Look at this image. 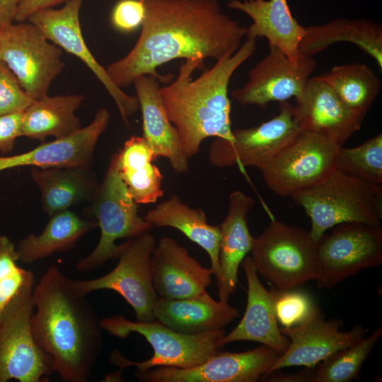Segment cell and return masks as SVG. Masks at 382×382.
I'll return each mask as SVG.
<instances>
[{
    "instance_id": "obj_32",
    "label": "cell",
    "mask_w": 382,
    "mask_h": 382,
    "mask_svg": "<svg viewBox=\"0 0 382 382\" xmlns=\"http://www.w3.org/2000/svg\"><path fill=\"white\" fill-rule=\"evenodd\" d=\"M344 105L353 112L365 116L381 89V81L365 64L334 66L320 76Z\"/></svg>"
},
{
    "instance_id": "obj_16",
    "label": "cell",
    "mask_w": 382,
    "mask_h": 382,
    "mask_svg": "<svg viewBox=\"0 0 382 382\" xmlns=\"http://www.w3.org/2000/svg\"><path fill=\"white\" fill-rule=\"evenodd\" d=\"M81 4L82 0H69L59 9L39 10L28 20L49 40L85 63L111 96L125 124L129 127L128 117L139 110L137 98L128 95L112 82L105 68L97 62L86 46L79 21Z\"/></svg>"
},
{
    "instance_id": "obj_18",
    "label": "cell",
    "mask_w": 382,
    "mask_h": 382,
    "mask_svg": "<svg viewBox=\"0 0 382 382\" xmlns=\"http://www.w3.org/2000/svg\"><path fill=\"white\" fill-rule=\"evenodd\" d=\"M296 102L295 115L301 129L340 146L361 128L364 118L349 110L320 76L310 77Z\"/></svg>"
},
{
    "instance_id": "obj_29",
    "label": "cell",
    "mask_w": 382,
    "mask_h": 382,
    "mask_svg": "<svg viewBox=\"0 0 382 382\" xmlns=\"http://www.w3.org/2000/svg\"><path fill=\"white\" fill-rule=\"evenodd\" d=\"M112 157L121 179L137 204L155 203L162 197L163 176L152 163L153 151L143 137H131Z\"/></svg>"
},
{
    "instance_id": "obj_3",
    "label": "cell",
    "mask_w": 382,
    "mask_h": 382,
    "mask_svg": "<svg viewBox=\"0 0 382 382\" xmlns=\"http://www.w3.org/2000/svg\"><path fill=\"white\" fill-rule=\"evenodd\" d=\"M255 50V40L246 39L234 53L216 61L194 80L191 79L192 73L202 69L204 63L195 59H185L174 81L160 86L166 114L178 132L188 160L198 153L207 138H232L229 82Z\"/></svg>"
},
{
    "instance_id": "obj_25",
    "label": "cell",
    "mask_w": 382,
    "mask_h": 382,
    "mask_svg": "<svg viewBox=\"0 0 382 382\" xmlns=\"http://www.w3.org/2000/svg\"><path fill=\"white\" fill-rule=\"evenodd\" d=\"M154 320L177 332L197 335L224 329L239 316L227 301H216L207 291L178 299L157 297Z\"/></svg>"
},
{
    "instance_id": "obj_15",
    "label": "cell",
    "mask_w": 382,
    "mask_h": 382,
    "mask_svg": "<svg viewBox=\"0 0 382 382\" xmlns=\"http://www.w3.org/2000/svg\"><path fill=\"white\" fill-rule=\"evenodd\" d=\"M316 66L313 57L301 54L294 62L279 48L271 46L268 54L250 71L245 84L234 89L231 96L242 106L262 108H266L271 102L296 98Z\"/></svg>"
},
{
    "instance_id": "obj_23",
    "label": "cell",
    "mask_w": 382,
    "mask_h": 382,
    "mask_svg": "<svg viewBox=\"0 0 382 382\" xmlns=\"http://www.w3.org/2000/svg\"><path fill=\"white\" fill-rule=\"evenodd\" d=\"M226 6L251 18L252 23L246 28V39L265 37L270 47L279 48L294 62L299 60V44L305 26L294 17L287 0H229Z\"/></svg>"
},
{
    "instance_id": "obj_26",
    "label": "cell",
    "mask_w": 382,
    "mask_h": 382,
    "mask_svg": "<svg viewBox=\"0 0 382 382\" xmlns=\"http://www.w3.org/2000/svg\"><path fill=\"white\" fill-rule=\"evenodd\" d=\"M30 177L40 190L42 209L49 216L91 202L99 186L91 167H31Z\"/></svg>"
},
{
    "instance_id": "obj_2",
    "label": "cell",
    "mask_w": 382,
    "mask_h": 382,
    "mask_svg": "<svg viewBox=\"0 0 382 382\" xmlns=\"http://www.w3.org/2000/svg\"><path fill=\"white\" fill-rule=\"evenodd\" d=\"M70 281L52 265L35 284L31 331L62 381L86 382L103 349V329L86 296Z\"/></svg>"
},
{
    "instance_id": "obj_21",
    "label": "cell",
    "mask_w": 382,
    "mask_h": 382,
    "mask_svg": "<svg viewBox=\"0 0 382 382\" xmlns=\"http://www.w3.org/2000/svg\"><path fill=\"white\" fill-rule=\"evenodd\" d=\"M247 280V304L244 315L236 325L220 340L222 346L237 341H253L266 345L278 354H282L290 341L278 325L274 295L260 282L250 255L241 264Z\"/></svg>"
},
{
    "instance_id": "obj_12",
    "label": "cell",
    "mask_w": 382,
    "mask_h": 382,
    "mask_svg": "<svg viewBox=\"0 0 382 382\" xmlns=\"http://www.w3.org/2000/svg\"><path fill=\"white\" fill-rule=\"evenodd\" d=\"M303 131L296 119L294 106L280 103L279 112L272 119L249 128L232 130V138H215L208 158L218 168L252 166L262 172L274 156Z\"/></svg>"
},
{
    "instance_id": "obj_14",
    "label": "cell",
    "mask_w": 382,
    "mask_h": 382,
    "mask_svg": "<svg viewBox=\"0 0 382 382\" xmlns=\"http://www.w3.org/2000/svg\"><path fill=\"white\" fill-rule=\"evenodd\" d=\"M279 354L262 345L242 352L219 351L196 366H156L135 371L146 382H255L266 376Z\"/></svg>"
},
{
    "instance_id": "obj_10",
    "label": "cell",
    "mask_w": 382,
    "mask_h": 382,
    "mask_svg": "<svg viewBox=\"0 0 382 382\" xmlns=\"http://www.w3.org/2000/svg\"><path fill=\"white\" fill-rule=\"evenodd\" d=\"M62 50L31 23H11L0 29V59L34 100L48 96L65 64Z\"/></svg>"
},
{
    "instance_id": "obj_19",
    "label": "cell",
    "mask_w": 382,
    "mask_h": 382,
    "mask_svg": "<svg viewBox=\"0 0 382 382\" xmlns=\"http://www.w3.org/2000/svg\"><path fill=\"white\" fill-rule=\"evenodd\" d=\"M153 282L158 297L178 299L204 293L212 283V268L203 267L169 236L162 237L151 255Z\"/></svg>"
},
{
    "instance_id": "obj_34",
    "label": "cell",
    "mask_w": 382,
    "mask_h": 382,
    "mask_svg": "<svg viewBox=\"0 0 382 382\" xmlns=\"http://www.w3.org/2000/svg\"><path fill=\"white\" fill-rule=\"evenodd\" d=\"M336 169L369 183L382 185V134L353 148H339Z\"/></svg>"
},
{
    "instance_id": "obj_28",
    "label": "cell",
    "mask_w": 382,
    "mask_h": 382,
    "mask_svg": "<svg viewBox=\"0 0 382 382\" xmlns=\"http://www.w3.org/2000/svg\"><path fill=\"white\" fill-rule=\"evenodd\" d=\"M341 42L357 45L382 70V26L367 19L338 18L320 25L305 26L299 52L313 57Z\"/></svg>"
},
{
    "instance_id": "obj_36",
    "label": "cell",
    "mask_w": 382,
    "mask_h": 382,
    "mask_svg": "<svg viewBox=\"0 0 382 382\" xmlns=\"http://www.w3.org/2000/svg\"><path fill=\"white\" fill-rule=\"evenodd\" d=\"M278 323L283 328L295 326L305 320L316 307L311 296L296 290L272 289Z\"/></svg>"
},
{
    "instance_id": "obj_30",
    "label": "cell",
    "mask_w": 382,
    "mask_h": 382,
    "mask_svg": "<svg viewBox=\"0 0 382 382\" xmlns=\"http://www.w3.org/2000/svg\"><path fill=\"white\" fill-rule=\"evenodd\" d=\"M97 226L94 219L82 218L70 209L57 212L50 216L40 234L30 233L19 241L16 247L18 260L32 263L70 250Z\"/></svg>"
},
{
    "instance_id": "obj_27",
    "label": "cell",
    "mask_w": 382,
    "mask_h": 382,
    "mask_svg": "<svg viewBox=\"0 0 382 382\" xmlns=\"http://www.w3.org/2000/svg\"><path fill=\"white\" fill-rule=\"evenodd\" d=\"M143 218L152 226L174 228L199 245L209 256L216 283L219 281L220 226L209 224L202 209L191 208L174 195L149 210Z\"/></svg>"
},
{
    "instance_id": "obj_4",
    "label": "cell",
    "mask_w": 382,
    "mask_h": 382,
    "mask_svg": "<svg viewBox=\"0 0 382 382\" xmlns=\"http://www.w3.org/2000/svg\"><path fill=\"white\" fill-rule=\"evenodd\" d=\"M311 220L316 242L325 231L342 223L381 226L382 185L354 178L335 169L317 185L291 196Z\"/></svg>"
},
{
    "instance_id": "obj_38",
    "label": "cell",
    "mask_w": 382,
    "mask_h": 382,
    "mask_svg": "<svg viewBox=\"0 0 382 382\" xmlns=\"http://www.w3.org/2000/svg\"><path fill=\"white\" fill-rule=\"evenodd\" d=\"M146 16L144 0H120L111 13V23L117 29L129 33L141 27Z\"/></svg>"
},
{
    "instance_id": "obj_24",
    "label": "cell",
    "mask_w": 382,
    "mask_h": 382,
    "mask_svg": "<svg viewBox=\"0 0 382 382\" xmlns=\"http://www.w3.org/2000/svg\"><path fill=\"white\" fill-rule=\"evenodd\" d=\"M255 200L240 190L232 192L228 197V213L219 225L220 279L216 283L220 301H227L233 294L238 284V267L250 252L254 237L251 235L247 214Z\"/></svg>"
},
{
    "instance_id": "obj_7",
    "label": "cell",
    "mask_w": 382,
    "mask_h": 382,
    "mask_svg": "<svg viewBox=\"0 0 382 382\" xmlns=\"http://www.w3.org/2000/svg\"><path fill=\"white\" fill-rule=\"evenodd\" d=\"M85 218L94 219L100 229L98 244L86 257L76 264L79 272L98 270L110 259L117 257L122 238L131 239L153 227L138 214L134 202L121 179L115 162L111 158L104 178L90 202Z\"/></svg>"
},
{
    "instance_id": "obj_33",
    "label": "cell",
    "mask_w": 382,
    "mask_h": 382,
    "mask_svg": "<svg viewBox=\"0 0 382 382\" xmlns=\"http://www.w3.org/2000/svg\"><path fill=\"white\" fill-rule=\"evenodd\" d=\"M382 334L380 325L372 333L341 349L313 367V382H350L360 370Z\"/></svg>"
},
{
    "instance_id": "obj_39",
    "label": "cell",
    "mask_w": 382,
    "mask_h": 382,
    "mask_svg": "<svg viewBox=\"0 0 382 382\" xmlns=\"http://www.w3.org/2000/svg\"><path fill=\"white\" fill-rule=\"evenodd\" d=\"M23 114L21 111L0 116V152H10L16 139L23 136Z\"/></svg>"
},
{
    "instance_id": "obj_5",
    "label": "cell",
    "mask_w": 382,
    "mask_h": 382,
    "mask_svg": "<svg viewBox=\"0 0 382 382\" xmlns=\"http://www.w3.org/2000/svg\"><path fill=\"white\" fill-rule=\"evenodd\" d=\"M102 329L120 339L131 333L142 335L154 349L153 356L142 361H131L114 350L110 363L120 369L136 367V371H144L156 366H173L188 369L196 366L221 350V337L225 329L187 335L173 330L156 320L149 322L132 321L122 315H115L100 320Z\"/></svg>"
},
{
    "instance_id": "obj_20",
    "label": "cell",
    "mask_w": 382,
    "mask_h": 382,
    "mask_svg": "<svg viewBox=\"0 0 382 382\" xmlns=\"http://www.w3.org/2000/svg\"><path fill=\"white\" fill-rule=\"evenodd\" d=\"M105 108L99 109L93 120L74 133L15 156L0 157V171L21 166L91 167L94 149L110 121Z\"/></svg>"
},
{
    "instance_id": "obj_9",
    "label": "cell",
    "mask_w": 382,
    "mask_h": 382,
    "mask_svg": "<svg viewBox=\"0 0 382 382\" xmlns=\"http://www.w3.org/2000/svg\"><path fill=\"white\" fill-rule=\"evenodd\" d=\"M156 244L154 236L146 231L120 244L115 267L108 273L91 279L73 280L74 290L86 296L98 290H112L133 308L137 321L154 320L153 309L157 294L153 282L151 255Z\"/></svg>"
},
{
    "instance_id": "obj_22",
    "label": "cell",
    "mask_w": 382,
    "mask_h": 382,
    "mask_svg": "<svg viewBox=\"0 0 382 382\" xmlns=\"http://www.w3.org/2000/svg\"><path fill=\"white\" fill-rule=\"evenodd\" d=\"M161 80L152 75L136 78L133 84L142 115L143 137L154 160L164 158L178 173L187 172L188 159L183 153L178 132L169 120L160 95Z\"/></svg>"
},
{
    "instance_id": "obj_31",
    "label": "cell",
    "mask_w": 382,
    "mask_h": 382,
    "mask_svg": "<svg viewBox=\"0 0 382 382\" xmlns=\"http://www.w3.org/2000/svg\"><path fill=\"white\" fill-rule=\"evenodd\" d=\"M84 99L82 95L45 96L34 101L23 114V136L45 140L69 136L81 128L75 111Z\"/></svg>"
},
{
    "instance_id": "obj_1",
    "label": "cell",
    "mask_w": 382,
    "mask_h": 382,
    "mask_svg": "<svg viewBox=\"0 0 382 382\" xmlns=\"http://www.w3.org/2000/svg\"><path fill=\"white\" fill-rule=\"evenodd\" d=\"M146 16L139 37L128 54L105 67L112 82L126 88L142 75L161 81L157 72L172 60L204 63L234 53L246 27L225 13L217 0H144Z\"/></svg>"
},
{
    "instance_id": "obj_35",
    "label": "cell",
    "mask_w": 382,
    "mask_h": 382,
    "mask_svg": "<svg viewBox=\"0 0 382 382\" xmlns=\"http://www.w3.org/2000/svg\"><path fill=\"white\" fill-rule=\"evenodd\" d=\"M16 246L6 236H0V312L16 296L33 273L16 264Z\"/></svg>"
},
{
    "instance_id": "obj_6",
    "label": "cell",
    "mask_w": 382,
    "mask_h": 382,
    "mask_svg": "<svg viewBox=\"0 0 382 382\" xmlns=\"http://www.w3.org/2000/svg\"><path fill=\"white\" fill-rule=\"evenodd\" d=\"M250 252L257 272L277 289H296L318 276L317 242L303 228L272 219Z\"/></svg>"
},
{
    "instance_id": "obj_17",
    "label": "cell",
    "mask_w": 382,
    "mask_h": 382,
    "mask_svg": "<svg viewBox=\"0 0 382 382\" xmlns=\"http://www.w3.org/2000/svg\"><path fill=\"white\" fill-rule=\"evenodd\" d=\"M342 325L343 322L339 319L325 320L316 306L299 324L279 328L290 343L267 375L286 367L313 368L333 353L353 345L366 335L367 330L360 325L346 332L340 330Z\"/></svg>"
},
{
    "instance_id": "obj_11",
    "label": "cell",
    "mask_w": 382,
    "mask_h": 382,
    "mask_svg": "<svg viewBox=\"0 0 382 382\" xmlns=\"http://www.w3.org/2000/svg\"><path fill=\"white\" fill-rule=\"evenodd\" d=\"M340 146L308 131H301L261 172L276 195L291 197L325 180L336 169Z\"/></svg>"
},
{
    "instance_id": "obj_40",
    "label": "cell",
    "mask_w": 382,
    "mask_h": 382,
    "mask_svg": "<svg viewBox=\"0 0 382 382\" xmlns=\"http://www.w3.org/2000/svg\"><path fill=\"white\" fill-rule=\"evenodd\" d=\"M68 1L69 0H23L18 8L15 21L24 22L39 10L52 8Z\"/></svg>"
},
{
    "instance_id": "obj_8",
    "label": "cell",
    "mask_w": 382,
    "mask_h": 382,
    "mask_svg": "<svg viewBox=\"0 0 382 382\" xmlns=\"http://www.w3.org/2000/svg\"><path fill=\"white\" fill-rule=\"evenodd\" d=\"M35 284L33 272L0 312V382H47L54 372L51 359L31 331Z\"/></svg>"
},
{
    "instance_id": "obj_37",
    "label": "cell",
    "mask_w": 382,
    "mask_h": 382,
    "mask_svg": "<svg viewBox=\"0 0 382 382\" xmlns=\"http://www.w3.org/2000/svg\"><path fill=\"white\" fill-rule=\"evenodd\" d=\"M33 101L11 69L0 59V116L25 111Z\"/></svg>"
},
{
    "instance_id": "obj_41",
    "label": "cell",
    "mask_w": 382,
    "mask_h": 382,
    "mask_svg": "<svg viewBox=\"0 0 382 382\" xmlns=\"http://www.w3.org/2000/svg\"><path fill=\"white\" fill-rule=\"evenodd\" d=\"M23 0H0V29L13 23Z\"/></svg>"
},
{
    "instance_id": "obj_13",
    "label": "cell",
    "mask_w": 382,
    "mask_h": 382,
    "mask_svg": "<svg viewBox=\"0 0 382 382\" xmlns=\"http://www.w3.org/2000/svg\"><path fill=\"white\" fill-rule=\"evenodd\" d=\"M317 243L320 289H330L360 271L382 264V227L363 223L334 226Z\"/></svg>"
}]
</instances>
